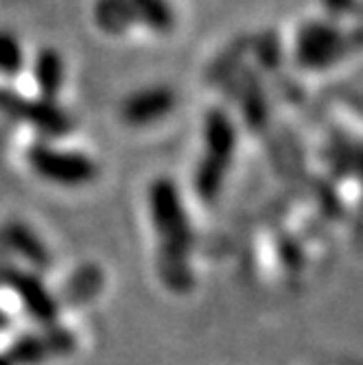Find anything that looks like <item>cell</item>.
<instances>
[{
  "label": "cell",
  "mask_w": 363,
  "mask_h": 365,
  "mask_svg": "<svg viewBox=\"0 0 363 365\" xmlns=\"http://www.w3.org/2000/svg\"><path fill=\"white\" fill-rule=\"evenodd\" d=\"M149 204H151V217L153 225L160 237V256L162 262L167 264L164 278H178L184 282L186 274V252L190 247V227L184 212V206L180 202L178 188L171 180H155L149 188Z\"/></svg>",
  "instance_id": "cell-1"
},
{
  "label": "cell",
  "mask_w": 363,
  "mask_h": 365,
  "mask_svg": "<svg viewBox=\"0 0 363 365\" xmlns=\"http://www.w3.org/2000/svg\"><path fill=\"white\" fill-rule=\"evenodd\" d=\"M237 147L235 127L223 112L215 110L206 116L204 123V151L200 167L195 173V188L204 199H213L223 182L227 164L232 160Z\"/></svg>",
  "instance_id": "cell-2"
},
{
  "label": "cell",
  "mask_w": 363,
  "mask_h": 365,
  "mask_svg": "<svg viewBox=\"0 0 363 365\" xmlns=\"http://www.w3.org/2000/svg\"><path fill=\"white\" fill-rule=\"evenodd\" d=\"M26 160L42 180L59 186H81L96 178V164L81 151H66L46 143H36L29 147Z\"/></svg>",
  "instance_id": "cell-3"
},
{
  "label": "cell",
  "mask_w": 363,
  "mask_h": 365,
  "mask_svg": "<svg viewBox=\"0 0 363 365\" xmlns=\"http://www.w3.org/2000/svg\"><path fill=\"white\" fill-rule=\"evenodd\" d=\"M0 112L31 125L48 138H61L73 129V118L57 103L44 98H26L7 88H0Z\"/></svg>",
  "instance_id": "cell-4"
},
{
  "label": "cell",
  "mask_w": 363,
  "mask_h": 365,
  "mask_svg": "<svg viewBox=\"0 0 363 365\" xmlns=\"http://www.w3.org/2000/svg\"><path fill=\"white\" fill-rule=\"evenodd\" d=\"M175 92L167 86H151L125 98L121 108L123 120L131 127H147L167 118L175 110Z\"/></svg>",
  "instance_id": "cell-5"
},
{
  "label": "cell",
  "mask_w": 363,
  "mask_h": 365,
  "mask_svg": "<svg viewBox=\"0 0 363 365\" xmlns=\"http://www.w3.org/2000/svg\"><path fill=\"white\" fill-rule=\"evenodd\" d=\"M344 57V40L335 26L313 22L302 29L298 38V61L309 68H322Z\"/></svg>",
  "instance_id": "cell-6"
},
{
  "label": "cell",
  "mask_w": 363,
  "mask_h": 365,
  "mask_svg": "<svg viewBox=\"0 0 363 365\" xmlns=\"http://www.w3.org/2000/svg\"><path fill=\"white\" fill-rule=\"evenodd\" d=\"M33 79L44 101H57L66 81V66L55 48H42L33 59Z\"/></svg>",
  "instance_id": "cell-7"
},
{
  "label": "cell",
  "mask_w": 363,
  "mask_h": 365,
  "mask_svg": "<svg viewBox=\"0 0 363 365\" xmlns=\"http://www.w3.org/2000/svg\"><path fill=\"white\" fill-rule=\"evenodd\" d=\"M94 22L110 36H123L131 29V24L138 22V16L131 0H96Z\"/></svg>",
  "instance_id": "cell-8"
},
{
  "label": "cell",
  "mask_w": 363,
  "mask_h": 365,
  "mask_svg": "<svg viewBox=\"0 0 363 365\" xmlns=\"http://www.w3.org/2000/svg\"><path fill=\"white\" fill-rule=\"evenodd\" d=\"M7 243L22 256H26V260H31L38 267H46L48 264V252L46 247L40 243V239L33 235V232L20 223H11L7 225Z\"/></svg>",
  "instance_id": "cell-9"
},
{
  "label": "cell",
  "mask_w": 363,
  "mask_h": 365,
  "mask_svg": "<svg viewBox=\"0 0 363 365\" xmlns=\"http://www.w3.org/2000/svg\"><path fill=\"white\" fill-rule=\"evenodd\" d=\"M20 276V274H18ZM18 291L24 304H29L31 313L36 315L40 322H53L55 317V302L46 295V291L40 287L38 280H33L31 276H20L18 278Z\"/></svg>",
  "instance_id": "cell-10"
},
{
  "label": "cell",
  "mask_w": 363,
  "mask_h": 365,
  "mask_svg": "<svg viewBox=\"0 0 363 365\" xmlns=\"http://www.w3.org/2000/svg\"><path fill=\"white\" fill-rule=\"evenodd\" d=\"M138 22H145L158 33H169L175 24L173 9L167 0H131Z\"/></svg>",
  "instance_id": "cell-11"
},
{
  "label": "cell",
  "mask_w": 363,
  "mask_h": 365,
  "mask_svg": "<svg viewBox=\"0 0 363 365\" xmlns=\"http://www.w3.org/2000/svg\"><path fill=\"white\" fill-rule=\"evenodd\" d=\"M24 48L16 33L0 31V75L14 79L24 68Z\"/></svg>",
  "instance_id": "cell-12"
},
{
  "label": "cell",
  "mask_w": 363,
  "mask_h": 365,
  "mask_svg": "<svg viewBox=\"0 0 363 365\" xmlns=\"http://www.w3.org/2000/svg\"><path fill=\"white\" fill-rule=\"evenodd\" d=\"M46 352H48V344H46V341L42 344V341H38L36 337H24V339H20V341L16 344L11 356H14L16 361H26L24 365H36Z\"/></svg>",
  "instance_id": "cell-13"
},
{
  "label": "cell",
  "mask_w": 363,
  "mask_h": 365,
  "mask_svg": "<svg viewBox=\"0 0 363 365\" xmlns=\"http://www.w3.org/2000/svg\"><path fill=\"white\" fill-rule=\"evenodd\" d=\"M322 3L326 5L328 11H333V14H339V11H346L352 7V0H322Z\"/></svg>",
  "instance_id": "cell-14"
},
{
  "label": "cell",
  "mask_w": 363,
  "mask_h": 365,
  "mask_svg": "<svg viewBox=\"0 0 363 365\" xmlns=\"http://www.w3.org/2000/svg\"><path fill=\"white\" fill-rule=\"evenodd\" d=\"M0 365H14L11 359H5V356H0Z\"/></svg>",
  "instance_id": "cell-15"
}]
</instances>
